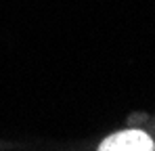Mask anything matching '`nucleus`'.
Wrapping results in <instances>:
<instances>
[{
    "mask_svg": "<svg viewBox=\"0 0 155 151\" xmlns=\"http://www.w3.org/2000/svg\"><path fill=\"white\" fill-rule=\"evenodd\" d=\"M97 151H155V139L145 128H122L107 134Z\"/></svg>",
    "mask_w": 155,
    "mask_h": 151,
    "instance_id": "f257e3e1",
    "label": "nucleus"
}]
</instances>
